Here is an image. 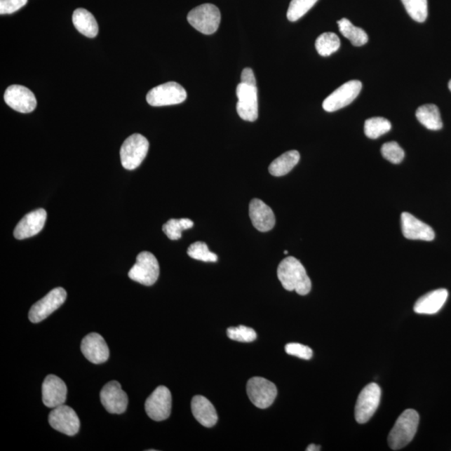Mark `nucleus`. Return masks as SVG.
<instances>
[{
    "mask_svg": "<svg viewBox=\"0 0 451 451\" xmlns=\"http://www.w3.org/2000/svg\"><path fill=\"white\" fill-rule=\"evenodd\" d=\"M227 334L229 339L238 342L250 343L257 339L256 332L252 328L243 325L227 328Z\"/></svg>",
    "mask_w": 451,
    "mask_h": 451,
    "instance_id": "473e14b6",
    "label": "nucleus"
},
{
    "mask_svg": "<svg viewBox=\"0 0 451 451\" xmlns=\"http://www.w3.org/2000/svg\"><path fill=\"white\" fill-rule=\"evenodd\" d=\"M46 218V211L43 208L36 209L26 214L15 227V238L23 240L37 235L43 229Z\"/></svg>",
    "mask_w": 451,
    "mask_h": 451,
    "instance_id": "f3484780",
    "label": "nucleus"
},
{
    "mask_svg": "<svg viewBox=\"0 0 451 451\" xmlns=\"http://www.w3.org/2000/svg\"><path fill=\"white\" fill-rule=\"evenodd\" d=\"M321 450V446L314 445V444L309 445L307 449H306V450L307 451H318Z\"/></svg>",
    "mask_w": 451,
    "mask_h": 451,
    "instance_id": "4c0bfd02",
    "label": "nucleus"
},
{
    "mask_svg": "<svg viewBox=\"0 0 451 451\" xmlns=\"http://www.w3.org/2000/svg\"><path fill=\"white\" fill-rule=\"evenodd\" d=\"M419 422L417 411L406 410L403 412L389 433V445L393 450H400L414 439Z\"/></svg>",
    "mask_w": 451,
    "mask_h": 451,
    "instance_id": "f03ea898",
    "label": "nucleus"
},
{
    "mask_svg": "<svg viewBox=\"0 0 451 451\" xmlns=\"http://www.w3.org/2000/svg\"><path fill=\"white\" fill-rule=\"evenodd\" d=\"M362 83L360 81L346 82L328 96L323 102V108L328 112L339 111L351 104L360 95Z\"/></svg>",
    "mask_w": 451,
    "mask_h": 451,
    "instance_id": "9d476101",
    "label": "nucleus"
},
{
    "mask_svg": "<svg viewBox=\"0 0 451 451\" xmlns=\"http://www.w3.org/2000/svg\"><path fill=\"white\" fill-rule=\"evenodd\" d=\"M100 401L109 413L120 415L126 410L128 396L122 391L119 382L111 381L100 391Z\"/></svg>",
    "mask_w": 451,
    "mask_h": 451,
    "instance_id": "2eb2a0df",
    "label": "nucleus"
},
{
    "mask_svg": "<svg viewBox=\"0 0 451 451\" xmlns=\"http://www.w3.org/2000/svg\"><path fill=\"white\" fill-rule=\"evenodd\" d=\"M338 25L340 33L349 39L354 46H362L369 41L365 30L354 26L348 19L344 18L339 20Z\"/></svg>",
    "mask_w": 451,
    "mask_h": 451,
    "instance_id": "a878e982",
    "label": "nucleus"
},
{
    "mask_svg": "<svg viewBox=\"0 0 451 451\" xmlns=\"http://www.w3.org/2000/svg\"><path fill=\"white\" fill-rule=\"evenodd\" d=\"M241 82L250 86H257L256 78L251 68H245L241 74Z\"/></svg>",
    "mask_w": 451,
    "mask_h": 451,
    "instance_id": "e433bc0d",
    "label": "nucleus"
},
{
    "mask_svg": "<svg viewBox=\"0 0 451 451\" xmlns=\"http://www.w3.org/2000/svg\"><path fill=\"white\" fill-rule=\"evenodd\" d=\"M67 297V291L63 288H54L32 306L29 313V321L34 323L43 321L65 303Z\"/></svg>",
    "mask_w": 451,
    "mask_h": 451,
    "instance_id": "1a4fd4ad",
    "label": "nucleus"
},
{
    "mask_svg": "<svg viewBox=\"0 0 451 451\" xmlns=\"http://www.w3.org/2000/svg\"><path fill=\"white\" fill-rule=\"evenodd\" d=\"M187 91L177 82L161 84L148 92L147 102L152 107L173 106L187 99Z\"/></svg>",
    "mask_w": 451,
    "mask_h": 451,
    "instance_id": "39448f33",
    "label": "nucleus"
},
{
    "mask_svg": "<svg viewBox=\"0 0 451 451\" xmlns=\"http://www.w3.org/2000/svg\"><path fill=\"white\" fill-rule=\"evenodd\" d=\"M191 411L194 417L205 427L211 428L217 422V414L213 405L207 398L196 396L191 400Z\"/></svg>",
    "mask_w": 451,
    "mask_h": 451,
    "instance_id": "4be33fe9",
    "label": "nucleus"
},
{
    "mask_svg": "<svg viewBox=\"0 0 451 451\" xmlns=\"http://www.w3.org/2000/svg\"><path fill=\"white\" fill-rule=\"evenodd\" d=\"M49 423L55 431L73 436L80 430V419L71 407L61 405L52 410L49 415Z\"/></svg>",
    "mask_w": 451,
    "mask_h": 451,
    "instance_id": "ddd939ff",
    "label": "nucleus"
},
{
    "mask_svg": "<svg viewBox=\"0 0 451 451\" xmlns=\"http://www.w3.org/2000/svg\"><path fill=\"white\" fill-rule=\"evenodd\" d=\"M318 0H292L289 4L287 17L291 22H295L302 18L314 6Z\"/></svg>",
    "mask_w": 451,
    "mask_h": 451,
    "instance_id": "7c9ffc66",
    "label": "nucleus"
},
{
    "mask_svg": "<svg viewBox=\"0 0 451 451\" xmlns=\"http://www.w3.org/2000/svg\"><path fill=\"white\" fill-rule=\"evenodd\" d=\"M4 98L8 107L20 113L32 112L37 107L36 96L23 86H11L6 90Z\"/></svg>",
    "mask_w": 451,
    "mask_h": 451,
    "instance_id": "4468645a",
    "label": "nucleus"
},
{
    "mask_svg": "<svg viewBox=\"0 0 451 451\" xmlns=\"http://www.w3.org/2000/svg\"><path fill=\"white\" fill-rule=\"evenodd\" d=\"M300 160L299 152L295 150L288 151L275 159L269 166L271 176L283 177L295 168Z\"/></svg>",
    "mask_w": 451,
    "mask_h": 451,
    "instance_id": "b1692460",
    "label": "nucleus"
},
{
    "mask_svg": "<svg viewBox=\"0 0 451 451\" xmlns=\"http://www.w3.org/2000/svg\"><path fill=\"white\" fill-rule=\"evenodd\" d=\"M249 216L255 229L262 233H266L274 229L275 215L268 205L260 199H253L249 205Z\"/></svg>",
    "mask_w": 451,
    "mask_h": 451,
    "instance_id": "aec40b11",
    "label": "nucleus"
},
{
    "mask_svg": "<svg viewBox=\"0 0 451 451\" xmlns=\"http://www.w3.org/2000/svg\"><path fill=\"white\" fill-rule=\"evenodd\" d=\"M187 254L194 260L206 262H216L217 254L209 250L208 245L203 242L192 243L187 249Z\"/></svg>",
    "mask_w": 451,
    "mask_h": 451,
    "instance_id": "2f4dec72",
    "label": "nucleus"
},
{
    "mask_svg": "<svg viewBox=\"0 0 451 451\" xmlns=\"http://www.w3.org/2000/svg\"><path fill=\"white\" fill-rule=\"evenodd\" d=\"M401 229L405 238L431 242L435 239V231L426 223L419 220L409 213L401 214Z\"/></svg>",
    "mask_w": 451,
    "mask_h": 451,
    "instance_id": "6ab92c4d",
    "label": "nucleus"
},
{
    "mask_svg": "<svg viewBox=\"0 0 451 451\" xmlns=\"http://www.w3.org/2000/svg\"><path fill=\"white\" fill-rule=\"evenodd\" d=\"M278 278L286 290L295 291L299 295H307L312 288L304 267L293 257H288L280 262Z\"/></svg>",
    "mask_w": 451,
    "mask_h": 451,
    "instance_id": "f257e3e1",
    "label": "nucleus"
},
{
    "mask_svg": "<svg viewBox=\"0 0 451 451\" xmlns=\"http://www.w3.org/2000/svg\"><path fill=\"white\" fill-rule=\"evenodd\" d=\"M72 21L79 32L86 37L95 38L99 32L97 21L93 15L85 8L74 11Z\"/></svg>",
    "mask_w": 451,
    "mask_h": 451,
    "instance_id": "5701e85b",
    "label": "nucleus"
},
{
    "mask_svg": "<svg viewBox=\"0 0 451 451\" xmlns=\"http://www.w3.org/2000/svg\"><path fill=\"white\" fill-rule=\"evenodd\" d=\"M381 154L384 159L393 164H400L405 159V152L396 142H387L381 148Z\"/></svg>",
    "mask_w": 451,
    "mask_h": 451,
    "instance_id": "72a5a7b5",
    "label": "nucleus"
},
{
    "mask_svg": "<svg viewBox=\"0 0 451 451\" xmlns=\"http://www.w3.org/2000/svg\"><path fill=\"white\" fill-rule=\"evenodd\" d=\"M247 392L253 404L260 409H267L274 404L278 395L277 387L271 381L262 377L248 380Z\"/></svg>",
    "mask_w": 451,
    "mask_h": 451,
    "instance_id": "0eeeda50",
    "label": "nucleus"
},
{
    "mask_svg": "<svg viewBox=\"0 0 451 451\" xmlns=\"http://www.w3.org/2000/svg\"><path fill=\"white\" fill-rule=\"evenodd\" d=\"M149 142L141 134H133L122 144L120 155L121 164L126 170L137 168L147 155Z\"/></svg>",
    "mask_w": 451,
    "mask_h": 451,
    "instance_id": "20e7f679",
    "label": "nucleus"
},
{
    "mask_svg": "<svg viewBox=\"0 0 451 451\" xmlns=\"http://www.w3.org/2000/svg\"><path fill=\"white\" fill-rule=\"evenodd\" d=\"M236 112L243 120L255 121L258 117V96L257 86H250L241 82L236 87Z\"/></svg>",
    "mask_w": 451,
    "mask_h": 451,
    "instance_id": "f8f14e48",
    "label": "nucleus"
},
{
    "mask_svg": "<svg viewBox=\"0 0 451 451\" xmlns=\"http://www.w3.org/2000/svg\"><path fill=\"white\" fill-rule=\"evenodd\" d=\"M285 351L289 356L303 358V360L305 361H309L313 357V350L308 347V346L301 344H288L285 346Z\"/></svg>",
    "mask_w": 451,
    "mask_h": 451,
    "instance_id": "f704fd0d",
    "label": "nucleus"
},
{
    "mask_svg": "<svg viewBox=\"0 0 451 451\" xmlns=\"http://www.w3.org/2000/svg\"><path fill=\"white\" fill-rule=\"evenodd\" d=\"M381 400V389L377 384L371 383L363 388L358 397L356 405V419L358 423L369 422L377 410Z\"/></svg>",
    "mask_w": 451,
    "mask_h": 451,
    "instance_id": "6e6552de",
    "label": "nucleus"
},
{
    "mask_svg": "<svg viewBox=\"0 0 451 451\" xmlns=\"http://www.w3.org/2000/svg\"><path fill=\"white\" fill-rule=\"evenodd\" d=\"M448 86H449V89H450V90L451 91V80H450V82H449V85H448Z\"/></svg>",
    "mask_w": 451,
    "mask_h": 451,
    "instance_id": "58836bf2",
    "label": "nucleus"
},
{
    "mask_svg": "<svg viewBox=\"0 0 451 451\" xmlns=\"http://www.w3.org/2000/svg\"><path fill=\"white\" fill-rule=\"evenodd\" d=\"M415 116L420 123L429 130H439L443 127L439 108L436 105H424L417 109Z\"/></svg>",
    "mask_w": 451,
    "mask_h": 451,
    "instance_id": "393cba45",
    "label": "nucleus"
},
{
    "mask_svg": "<svg viewBox=\"0 0 451 451\" xmlns=\"http://www.w3.org/2000/svg\"><path fill=\"white\" fill-rule=\"evenodd\" d=\"M67 387L64 381L54 375H48L42 385V400L48 408L54 409L67 400Z\"/></svg>",
    "mask_w": 451,
    "mask_h": 451,
    "instance_id": "dca6fc26",
    "label": "nucleus"
},
{
    "mask_svg": "<svg viewBox=\"0 0 451 451\" xmlns=\"http://www.w3.org/2000/svg\"><path fill=\"white\" fill-rule=\"evenodd\" d=\"M391 129V123L384 117H372L365 121V133L367 137L377 139Z\"/></svg>",
    "mask_w": 451,
    "mask_h": 451,
    "instance_id": "cd10ccee",
    "label": "nucleus"
},
{
    "mask_svg": "<svg viewBox=\"0 0 451 451\" xmlns=\"http://www.w3.org/2000/svg\"><path fill=\"white\" fill-rule=\"evenodd\" d=\"M409 15L416 22L423 23L428 16L427 0H401Z\"/></svg>",
    "mask_w": 451,
    "mask_h": 451,
    "instance_id": "c756f323",
    "label": "nucleus"
},
{
    "mask_svg": "<svg viewBox=\"0 0 451 451\" xmlns=\"http://www.w3.org/2000/svg\"><path fill=\"white\" fill-rule=\"evenodd\" d=\"M144 410L149 417L155 422H163L169 418L172 411V393L166 386L157 387L148 397Z\"/></svg>",
    "mask_w": 451,
    "mask_h": 451,
    "instance_id": "9b49d317",
    "label": "nucleus"
},
{
    "mask_svg": "<svg viewBox=\"0 0 451 451\" xmlns=\"http://www.w3.org/2000/svg\"><path fill=\"white\" fill-rule=\"evenodd\" d=\"M187 21L199 32L213 34L220 25L221 13L214 4H204L189 12Z\"/></svg>",
    "mask_w": 451,
    "mask_h": 451,
    "instance_id": "7ed1b4c3",
    "label": "nucleus"
},
{
    "mask_svg": "<svg viewBox=\"0 0 451 451\" xmlns=\"http://www.w3.org/2000/svg\"><path fill=\"white\" fill-rule=\"evenodd\" d=\"M27 2L28 0H0V14H13L24 7Z\"/></svg>",
    "mask_w": 451,
    "mask_h": 451,
    "instance_id": "c9c22d12",
    "label": "nucleus"
},
{
    "mask_svg": "<svg viewBox=\"0 0 451 451\" xmlns=\"http://www.w3.org/2000/svg\"><path fill=\"white\" fill-rule=\"evenodd\" d=\"M81 352L91 363L95 365L108 361L109 350L106 341L97 332L87 335L81 342Z\"/></svg>",
    "mask_w": 451,
    "mask_h": 451,
    "instance_id": "a211bd4d",
    "label": "nucleus"
},
{
    "mask_svg": "<svg viewBox=\"0 0 451 451\" xmlns=\"http://www.w3.org/2000/svg\"><path fill=\"white\" fill-rule=\"evenodd\" d=\"M449 292L445 288L437 289L426 293L416 302L414 311L419 314H435L443 307Z\"/></svg>",
    "mask_w": 451,
    "mask_h": 451,
    "instance_id": "412c9836",
    "label": "nucleus"
},
{
    "mask_svg": "<svg viewBox=\"0 0 451 451\" xmlns=\"http://www.w3.org/2000/svg\"><path fill=\"white\" fill-rule=\"evenodd\" d=\"M284 254H288V251H284Z\"/></svg>",
    "mask_w": 451,
    "mask_h": 451,
    "instance_id": "ea45409f",
    "label": "nucleus"
},
{
    "mask_svg": "<svg viewBox=\"0 0 451 451\" xmlns=\"http://www.w3.org/2000/svg\"><path fill=\"white\" fill-rule=\"evenodd\" d=\"M160 268L159 261L152 253L142 252L137 257V262L129 271V278L133 281L152 286L159 279Z\"/></svg>",
    "mask_w": 451,
    "mask_h": 451,
    "instance_id": "423d86ee",
    "label": "nucleus"
},
{
    "mask_svg": "<svg viewBox=\"0 0 451 451\" xmlns=\"http://www.w3.org/2000/svg\"><path fill=\"white\" fill-rule=\"evenodd\" d=\"M341 42L338 36L335 33L327 32L319 36L315 42L318 53L323 57L335 53L340 48Z\"/></svg>",
    "mask_w": 451,
    "mask_h": 451,
    "instance_id": "bb28decb",
    "label": "nucleus"
},
{
    "mask_svg": "<svg viewBox=\"0 0 451 451\" xmlns=\"http://www.w3.org/2000/svg\"><path fill=\"white\" fill-rule=\"evenodd\" d=\"M194 225V222L188 218L170 219L163 225V230L169 239L178 240L182 238V231L190 229Z\"/></svg>",
    "mask_w": 451,
    "mask_h": 451,
    "instance_id": "c85d7f7f",
    "label": "nucleus"
}]
</instances>
